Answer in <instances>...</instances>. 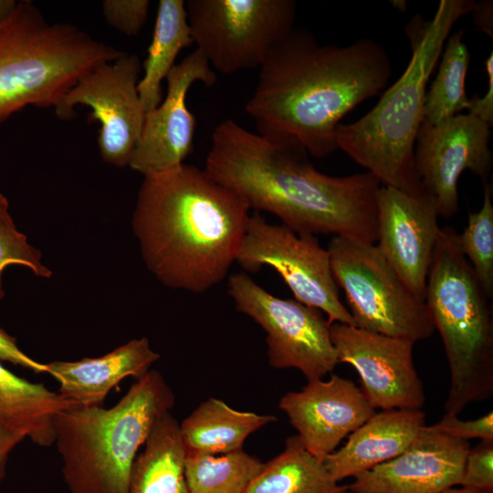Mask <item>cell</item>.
Segmentation results:
<instances>
[{
	"label": "cell",
	"instance_id": "obj_1",
	"mask_svg": "<svg viewBox=\"0 0 493 493\" xmlns=\"http://www.w3.org/2000/svg\"><path fill=\"white\" fill-rule=\"evenodd\" d=\"M205 170L249 209L273 214L298 234L377 241L380 181L369 172L324 174L293 138L254 133L225 120L214 130Z\"/></svg>",
	"mask_w": 493,
	"mask_h": 493
},
{
	"label": "cell",
	"instance_id": "obj_2",
	"mask_svg": "<svg viewBox=\"0 0 493 493\" xmlns=\"http://www.w3.org/2000/svg\"><path fill=\"white\" fill-rule=\"evenodd\" d=\"M391 75L387 53L372 39L320 45L311 33L293 28L259 68L245 110L257 133L293 138L324 158L338 150L341 120L377 95Z\"/></svg>",
	"mask_w": 493,
	"mask_h": 493
},
{
	"label": "cell",
	"instance_id": "obj_3",
	"mask_svg": "<svg viewBox=\"0 0 493 493\" xmlns=\"http://www.w3.org/2000/svg\"><path fill=\"white\" fill-rule=\"evenodd\" d=\"M249 210L205 169L183 163L144 176L131 225L143 262L157 280L204 293L236 260Z\"/></svg>",
	"mask_w": 493,
	"mask_h": 493
},
{
	"label": "cell",
	"instance_id": "obj_4",
	"mask_svg": "<svg viewBox=\"0 0 493 493\" xmlns=\"http://www.w3.org/2000/svg\"><path fill=\"white\" fill-rule=\"evenodd\" d=\"M476 5L473 0H441L431 21L414 16L405 28L412 57L404 74L365 115L337 126L338 149L382 185L424 194L414 173V151L425 119L426 85L453 26Z\"/></svg>",
	"mask_w": 493,
	"mask_h": 493
},
{
	"label": "cell",
	"instance_id": "obj_5",
	"mask_svg": "<svg viewBox=\"0 0 493 493\" xmlns=\"http://www.w3.org/2000/svg\"><path fill=\"white\" fill-rule=\"evenodd\" d=\"M174 403L165 379L150 370L110 408L75 406L58 414L54 445L69 492L127 493L140 448Z\"/></svg>",
	"mask_w": 493,
	"mask_h": 493
},
{
	"label": "cell",
	"instance_id": "obj_6",
	"mask_svg": "<svg viewBox=\"0 0 493 493\" xmlns=\"http://www.w3.org/2000/svg\"><path fill=\"white\" fill-rule=\"evenodd\" d=\"M122 51L68 23L48 22L29 0L0 24V125L28 106L53 108L97 66Z\"/></svg>",
	"mask_w": 493,
	"mask_h": 493
},
{
	"label": "cell",
	"instance_id": "obj_7",
	"mask_svg": "<svg viewBox=\"0 0 493 493\" xmlns=\"http://www.w3.org/2000/svg\"><path fill=\"white\" fill-rule=\"evenodd\" d=\"M440 228L426 278L425 303L442 338L450 369L446 414L493 395V320L489 299L458 245Z\"/></svg>",
	"mask_w": 493,
	"mask_h": 493
},
{
	"label": "cell",
	"instance_id": "obj_8",
	"mask_svg": "<svg viewBox=\"0 0 493 493\" xmlns=\"http://www.w3.org/2000/svg\"><path fill=\"white\" fill-rule=\"evenodd\" d=\"M327 250L355 327L414 343L432 336L435 327L425 301L408 288L375 244L334 236Z\"/></svg>",
	"mask_w": 493,
	"mask_h": 493
},
{
	"label": "cell",
	"instance_id": "obj_9",
	"mask_svg": "<svg viewBox=\"0 0 493 493\" xmlns=\"http://www.w3.org/2000/svg\"><path fill=\"white\" fill-rule=\"evenodd\" d=\"M196 49L223 74L260 68L294 28L293 0H188Z\"/></svg>",
	"mask_w": 493,
	"mask_h": 493
},
{
	"label": "cell",
	"instance_id": "obj_10",
	"mask_svg": "<svg viewBox=\"0 0 493 493\" xmlns=\"http://www.w3.org/2000/svg\"><path fill=\"white\" fill-rule=\"evenodd\" d=\"M227 292L236 309L265 330L270 366L298 369L312 381L323 379L339 363L330 324L320 309L278 298L245 272L229 277Z\"/></svg>",
	"mask_w": 493,
	"mask_h": 493
},
{
	"label": "cell",
	"instance_id": "obj_11",
	"mask_svg": "<svg viewBox=\"0 0 493 493\" xmlns=\"http://www.w3.org/2000/svg\"><path fill=\"white\" fill-rule=\"evenodd\" d=\"M246 271L274 268L295 299L328 316V322L354 326L340 299L330 255L313 235L298 234L284 225L268 223L260 213L250 215L236 260Z\"/></svg>",
	"mask_w": 493,
	"mask_h": 493
},
{
	"label": "cell",
	"instance_id": "obj_12",
	"mask_svg": "<svg viewBox=\"0 0 493 493\" xmlns=\"http://www.w3.org/2000/svg\"><path fill=\"white\" fill-rule=\"evenodd\" d=\"M142 67L137 55L122 52L83 76L55 109L59 119L68 121L76 116V106L89 107V121L100 122L101 158L118 168L129 166L144 121L138 92Z\"/></svg>",
	"mask_w": 493,
	"mask_h": 493
},
{
	"label": "cell",
	"instance_id": "obj_13",
	"mask_svg": "<svg viewBox=\"0 0 493 493\" xmlns=\"http://www.w3.org/2000/svg\"><path fill=\"white\" fill-rule=\"evenodd\" d=\"M490 128L470 113L436 125L422 121L414 151V173L439 217L448 219L457 213V184L465 170L488 182L493 161Z\"/></svg>",
	"mask_w": 493,
	"mask_h": 493
},
{
	"label": "cell",
	"instance_id": "obj_14",
	"mask_svg": "<svg viewBox=\"0 0 493 493\" xmlns=\"http://www.w3.org/2000/svg\"><path fill=\"white\" fill-rule=\"evenodd\" d=\"M339 363L359 373L362 391L376 409H421L423 383L413 361L414 342L333 322L330 325Z\"/></svg>",
	"mask_w": 493,
	"mask_h": 493
},
{
	"label": "cell",
	"instance_id": "obj_15",
	"mask_svg": "<svg viewBox=\"0 0 493 493\" xmlns=\"http://www.w3.org/2000/svg\"><path fill=\"white\" fill-rule=\"evenodd\" d=\"M162 102L145 112L138 142L129 167L143 176L175 169L193 152L195 119L188 110L186 96L195 82L207 87L216 82L215 72L195 49L175 64L168 76Z\"/></svg>",
	"mask_w": 493,
	"mask_h": 493
},
{
	"label": "cell",
	"instance_id": "obj_16",
	"mask_svg": "<svg viewBox=\"0 0 493 493\" xmlns=\"http://www.w3.org/2000/svg\"><path fill=\"white\" fill-rule=\"evenodd\" d=\"M376 207L377 247L408 288L425 301L427 274L440 231L433 202L425 194L381 185Z\"/></svg>",
	"mask_w": 493,
	"mask_h": 493
},
{
	"label": "cell",
	"instance_id": "obj_17",
	"mask_svg": "<svg viewBox=\"0 0 493 493\" xmlns=\"http://www.w3.org/2000/svg\"><path fill=\"white\" fill-rule=\"evenodd\" d=\"M278 405L305 448L320 460L376 413L361 388L334 373L285 393Z\"/></svg>",
	"mask_w": 493,
	"mask_h": 493
},
{
	"label": "cell",
	"instance_id": "obj_18",
	"mask_svg": "<svg viewBox=\"0 0 493 493\" xmlns=\"http://www.w3.org/2000/svg\"><path fill=\"white\" fill-rule=\"evenodd\" d=\"M467 440L425 425L402 454L362 472L351 493H440L459 485L470 450Z\"/></svg>",
	"mask_w": 493,
	"mask_h": 493
},
{
	"label": "cell",
	"instance_id": "obj_19",
	"mask_svg": "<svg viewBox=\"0 0 493 493\" xmlns=\"http://www.w3.org/2000/svg\"><path fill=\"white\" fill-rule=\"evenodd\" d=\"M160 359L146 337L133 339L96 358L46 363L47 373L59 384L58 393L77 406H102L110 391L126 377L136 380Z\"/></svg>",
	"mask_w": 493,
	"mask_h": 493
},
{
	"label": "cell",
	"instance_id": "obj_20",
	"mask_svg": "<svg viewBox=\"0 0 493 493\" xmlns=\"http://www.w3.org/2000/svg\"><path fill=\"white\" fill-rule=\"evenodd\" d=\"M425 425L422 409H389L375 413L322 461L337 481L370 470L402 454Z\"/></svg>",
	"mask_w": 493,
	"mask_h": 493
},
{
	"label": "cell",
	"instance_id": "obj_21",
	"mask_svg": "<svg viewBox=\"0 0 493 493\" xmlns=\"http://www.w3.org/2000/svg\"><path fill=\"white\" fill-rule=\"evenodd\" d=\"M75 406L58 392L16 375L0 361V427L20 433L37 446H51L57 415Z\"/></svg>",
	"mask_w": 493,
	"mask_h": 493
},
{
	"label": "cell",
	"instance_id": "obj_22",
	"mask_svg": "<svg viewBox=\"0 0 493 493\" xmlns=\"http://www.w3.org/2000/svg\"><path fill=\"white\" fill-rule=\"evenodd\" d=\"M275 421L274 415L236 410L210 397L184 419L179 428L186 452L220 455L243 449L251 434Z\"/></svg>",
	"mask_w": 493,
	"mask_h": 493
},
{
	"label": "cell",
	"instance_id": "obj_23",
	"mask_svg": "<svg viewBox=\"0 0 493 493\" xmlns=\"http://www.w3.org/2000/svg\"><path fill=\"white\" fill-rule=\"evenodd\" d=\"M185 456L179 423L167 412L156 421L133 463L127 493H190Z\"/></svg>",
	"mask_w": 493,
	"mask_h": 493
},
{
	"label": "cell",
	"instance_id": "obj_24",
	"mask_svg": "<svg viewBox=\"0 0 493 493\" xmlns=\"http://www.w3.org/2000/svg\"><path fill=\"white\" fill-rule=\"evenodd\" d=\"M193 44L185 1L160 0L152 39L143 62L144 73L138 83V92L145 112L162 102L163 80L175 66L180 51Z\"/></svg>",
	"mask_w": 493,
	"mask_h": 493
},
{
	"label": "cell",
	"instance_id": "obj_25",
	"mask_svg": "<svg viewBox=\"0 0 493 493\" xmlns=\"http://www.w3.org/2000/svg\"><path fill=\"white\" fill-rule=\"evenodd\" d=\"M246 493H350L340 485L322 460L309 453L297 435L289 436L285 448L262 469Z\"/></svg>",
	"mask_w": 493,
	"mask_h": 493
},
{
	"label": "cell",
	"instance_id": "obj_26",
	"mask_svg": "<svg viewBox=\"0 0 493 493\" xmlns=\"http://www.w3.org/2000/svg\"><path fill=\"white\" fill-rule=\"evenodd\" d=\"M263 465L243 449L220 455L186 452L184 476L190 493H246Z\"/></svg>",
	"mask_w": 493,
	"mask_h": 493
},
{
	"label": "cell",
	"instance_id": "obj_27",
	"mask_svg": "<svg viewBox=\"0 0 493 493\" xmlns=\"http://www.w3.org/2000/svg\"><path fill=\"white\" fill-rule=\"evenodd\" d=\"M463 34L460 29L446 38L438 73L425 93L424 116L433 125L468 110L470 105L465 90L470 55Z\"/></svg>",
	"mask_w": 493,
	"mask_h": 493
},
{
	"label": "cell",
	"instance_id": "obj_28",
	"mask_svg": "<svg viewBox=\"0 0 493 493\" xmlns=\"http://www.w3.org/2000/svg\"><path fill=\"white\" fill-rule=\"evenodd\" d=\"M484 196L480 209L469 213L467 225L458 234V245L470 263L485 293L493 297V204L492 186L484 183Z\"/></svg>",
	"mask_w": 493,
	"mask_h": 493
},
{
	"label": "cell",
	"instance_id": "obj_29",
	"mask_svg": "<svg viewBox=\"0 0 493 493\" xmlns=\"http://www.w3.org/2000/svg\"><path fill=\"white\" fill-rule=\"evenodd\" d=\"M10 265L29 268L37 277L50 278L51 270L42 263L41 252L17 230L9 213L8 199L0 193V299L5 298L3 272Z\"/></svg>",
	"mask_w": 493,
	"mask_h": 493
},
{
	"label": "cell",
	"instance_id": "obj_30",
	"mask_svg": "<svg viewBox=\"0 0 493 493\" xmlns=\"http://www.w3.org/2000/svg\"><path fill=\"white\" fill-rule=\"evenodd\" d=\"M149 7V0H105L102 2V14L110 26L133 37L143 27Z\"/></svg>",
	"mask_w": 493,
	"mask_h": 493
},
{
	"label": "cell",
	"instance_id": "obj_31",
	"mask_svg": "<svg viewBox=\"0 0 493 493\" xmlns=\"http://www.w3.org/2000/svg\"><path fill=\"white\" fill-rule=\"evenodd\" d=\"M459 485L493 493V439L470 448Z\"/></svg>",
	"mask_w": 493,
	"mask_h": 493
},
{
	"label": "cell",
	"instance_id": "obj_32",
	"mask_svg": "<svg viewBox=\"0 0 493 493\" xmlns=\"http://www.w3.org/2000/svg\"><path fill=\"white\" fill-rule=\"evenodd\" d=\"M440 433L453 438L467 440L480 438L493 439V413L469 421H463L455 414H446L443 418L432 425Z\"/></svg>",
	"mask_w": 493,
	"mask_h": 493
},
{
	"label": "cell",
	"instance_id": "obj_33",
	"mask_svg": "<svg viewBox=\"0 0 493 493\" xmlns=\"http://www.w3.org/2000/svg\"><path fill=\"white\" fill-rule=\"evenodd\" d=\"M0 361L29 369L37 373L47 372L46 363H41L28 355L16 344V340L0 328Z\"/></svg>",
	"mask_w": 493,
	"mask_h": 493
},
{
	"label": "cell",
	"instance_id": "obj_34",
	"mask_svg": "<svg viewBox=\"0 0 493 493\" xmlns=\"http://www.w3.org/2000/svg\"><path fill=\"white\" fill-rule=\"evenodd\" d=\"M488 74V89L483 97L476 95L470 99L468 113L475 115L490 127L493 123V53L488 57L485 62Z\"/></svg>",
	"mask_w": 493,
	"mask_h": 493
},
{
	"label": "cell",
	"instance_id": "obj_35",
	"mask_svg": "<svg viewBox=\"0 0 493 493\" xmlns=\"http://www.w3.org/2000/svg\"><path fill=\"white\" fill-rule=\"evenodd\" d=\"M26 436L20 433L0 427V485L6 475V466L12 451Z\"/></svg>",
	"mask_w": 493,
	"mask_h": 493
},
{
	"label": "cell",
	"instance_id": "obj_36",
	"mask_svg": "<svg viewBox=\"0 0 493 493\" xmlns=\"http://www.w3.org/2000/svg\"><path fill=\"white\" fill-rule=\"evenodd\" d=\"M493 4L491 0L477 2L472 11L476 26L492 38L493 33Z\"/></svg>",
	"mask_w": 493,
	"mask_h": 493
},
{
	"label": "cell",
	"instance_id": "obj_37",
	"mask_svg": "<svg viewBox=\"0 0 493 493\" xmlns=\"http://www.w3.org/2000/svg\"><path fill=\"white\" fill-rule=\"evenodd\" d=\"M17 3L16 0H0V24L10 16Z\"/></svg>",
	"mask_w": 493,
	"mask_h": 493
},
{
	"label": "cell",
	"instance_id": "obj_38",
	"mask_svg": "<svg viewBox=\"0 0 493 493\" xmlns=\"http://www.w3.org/2000/svg\"><path fill=\"white\" fill-rule=\"evenodd\" d=\"M440 493H490V492H485L467 487H462L460 488H455L454 487L446 488Z\"/></svg>",
	"mask_w": 493,
	"mask_h": 493
},
{
	"label": "cell",
	"instance_id": "obj_39",
	"mask_svg": "<svg viewBox=\"0 0 493 493\" xmlns=\"http://www.w3.org/2000/svg\"><path fill=\"white\" fill-rule=\"evenodd\" d=\"M393 5L400 11H404L406 8L405 1H392Z\"/></svg>",
	"mask_w": 493,
	"mask_h": 493
}]
</instances>
